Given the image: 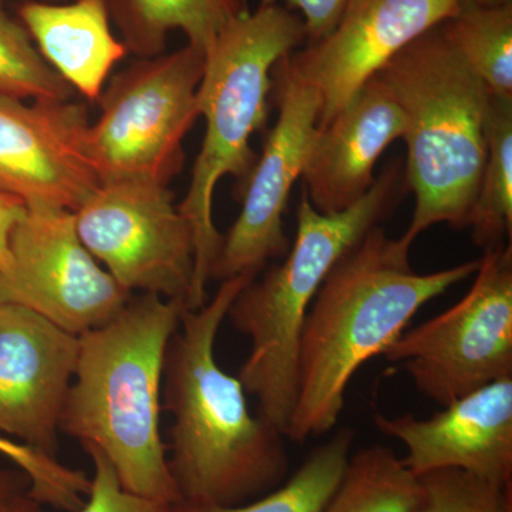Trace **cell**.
<instances>
[{
    "label": "cell",
    "mask_w": 512,
    "mask_h": 512,
    "mask_svg": "<svg viewBox=\"0 0 512 512\" xmlns=\"http://www.w3.org/2000/svg\"><path fill=\"white\" fill-rule=\"evenodd\" d=\"M278 0H261V6L275 5ZM348 0H288L303 15L306 43L319 42L335 28ZM305 43V45H306Z\"/></svg>",
    "instance_id": "484cf974"
},
{
    "label": "cell",
    "mask_w": 512,
    "mask_h": 512,
    "mask_svg": "<svg viewBox=\"0 0 512 512\" xmlns=\"http://www.w3.org/2000/svg\"><path fill=\"white\" fill-rule=\"evenodd\" d=\"M306 40L302 18L275 3L239 16L205 53L197 97L198 114L205 120L204 140L192 167L190 187L178 204L194 235L188 309L207 302V285L221 247L222 235L212 214L215 188L229 175L237 180V194L244 192L258 160L251 137L269 119L272 69Z\"/></svg>",
    "instance_id": "5b68a950"
},
{
    "label": "cell",
    "mask_w": 512,
    "mask_h": 512,
    "mask_svg": "<svg viewBox=\"0 0 512 512\" xmlns=\"http://www.w3.org/2000/svg\"><path fill=\"white\" fill-rule=\"evenodd\" d=\"M406 117V180L413 245L437 224L468 228L485 157L491 93L453 45L443 23L400 50L376 74Z\"/></svg>",
    "instance_id": "277c9868"
},
{
    "label": "cell",
    "mask_w": 512,
    "mask_h": 512,
    "mask_svg": "<svg viewBox=\"0 0 512 512\" xmlns=\"http://www.w3.org/2000/svg\"><path fill=\"white\" fill-rule=\"evenodd\" d=\"M86 107L0 96V192L26 207L76 211L100 180L87 150Z\"/></svg>",
    "instance_id": "4fadbf2b"
},
{
    "label": "cell",
    "mask_w": 512,
    "mask_h": 512,
    "mask_svg": "<svg viewBox=\"0 0 512 512\" xmlns=\"http://www.w3.org/2000/svg\"><path fill=\"white\" fill-rule=\"evenodd\" d=\"M205 53L188 45L137 59L114 74L87 131V150L101 181L167 184L184 165V140L198 114Z\"/></svg>",
    "instance_id": "52a82bcc"
},
{
    "label": "cell",
    "mask_w": 512,
    "mask_h": 512,
    "mask_svg": "<svg viewBox=\"0 0 512 512\" xmlns=\"http://www.w3.org/2000/svg\"><path fill=\"white\" fill-rule=\"evenodd\" d=\"M286 56L272 69L278 120L266 136L264 150L242 192L241 212L222 235L211 271V279L217 281L258 276L266 262L282 258L291 248L284 215L318 130L320 101L316 90L296 76Z\"/></svg>",
    "instance_id": "8fae6325"
},
{
    "label": "cell",
    "mask_w": 512,
    "mask_h": 512,
    "mask_svg": "<svg viewBox=\"0 0 512 512\" xmlns=\"http://www.w3.org/2000/svg\"><path fill=\"white\" fill-rule=\"evenodd\" d=\"M397 181L394 165L362 200L336 214L316 211L303 188L286 258L249 281L229 306L227 319L251 342L238 379L258 400L259 416L284 436L298 396V346L309 308L330 269L389 211Z\"/></svg>",
    "instance_id": "8992f818"
},
{
    "label": "cell",
    "mask_w": 512,
    "mask_h": 512,
    "mask_svg": "<svg viewBox=\"0 0 512 512\" xmlns=\"http://www.w3.org/2000/svg\"><path fill=\"white\" fill-rule=\"evenodd\" d=\"M466 0H348L335 28L289 53L296 76L318 93V128L345 109L384 64L454 18Z\"/></svg>",
    "instance_id": "7c38bea8"
},
{
    "label": "cell",
    "mask_w": 512,
    "mask_h": 512,
    "mask_svg": "<svg viewBox=\"0 0 512 512\" xmlns=\"http://www.w3.org/2000/svg\"><path fill=\"white\" fill-rule=\"evenodd\" d=\"M468 228L484 252L511 244L512 97L491 94L487 157Z\"/></svg>",
    "instance_id": "ffe728a7"
},
{
    "label": "cell",
    "mask_w": 512,
    "mask_h": 512,
    "mask_svg": "<svg viewBox=\"0 0 512 512\" xmlns=\"http://www.w3.org/2000/svg\"><path fill=\"white\" fill-rule=\"evenodd\" d=\"M0 303H16L82 336L106 325L133 298L84 247L72 211L26 207L10 237Z\"/></svg>",
    "instance_id": "30bf717a"
},
{
    "label": "cell",
    "mask_w": 512,
    "mask_h": 512,
    "mask_svg": "<svg viewBox=\"0 0 512 512\" xmlns=\"http://www.w3.org/2000/svg\"><path fill=\"white\" fill-rule=\"evenodd\" d=\"M443 26L490 93L512 97V3L485 8L466 0Z\"/></svg>",
    "instance_id": "7402d4cb"
},
{
    "label": "cell",
    "mask_w": 512,
    "mask_h": 512,
    "mask_svg": "<svg viewBox=\"0 0 512 512\" xmlns=\"http://www.w3.org/2000/svg\"><path fill=\"white\" fill-rule=\"evenodd\" d=\"M353 440L352 430H339L315 448L285 484L249 503L221 507L180 501L170 505V512H323L345 476Z\"/></svg>",
    "instance_id": "d6986e66"
},
{
    "label": "cell",
    "mask_w": 512,
    "mask_h": 512,
    "mask_svg": "<svg viewBox=\"0 0 512 512\" xmlns=\"http://www.w3.org/2000/svg\"><path fill=\"white\" fill-rule=\"evenodd\" d=\"M8 512H47L45 508V504L40 503L39 500H36L32 495H26L23 500H20L15 507L10 508Z\"/></svg>",
    "instance_id": "f546056e"
},
{
    "label": "cell",
    "mask_w": 512,
    "mask_h": 512,
    "mask_svg": "<svg viewBox=\"0 0 512 512\" xmlns=\"http://www.w3.org/2000/svg\"><path fill=\"white\" fill-rule=\"evenodd\" d=\"M474 2L485 8H498V6L511 5L512 0H474Z\"/></svg>",
    "instance_id": "4dcf8cb0"
},
{
    "label": "cell",
    "mask_w": 512,
    "mask_h": 512,
    "mask_svg": "<svg viewBox=\"0 0 512 512\" xmlns=\"http://www.w3.org/2000/svg\"><path fill=\"white\" fill-rule=\"evenodd\" d=\"M79 336L16 303H0V433L56 460Z\"/></svg>",
    "instance_id": "5bb4252c"
},
{
    "label": "cell",
    "mask_w": 512,
    "mask_h": 512,
    "mask_svg": "<svg viewBox=\"0 0 512 512\" xmlns=\"http://www.w3.org/2000/svg\"><path fill=\"white\" fill-rule=\"evenodd\" d=\"M92 458L94 474L89 493L77 512H168L170 505L157 503L128 493L121 487L116 471L97 451H87Z\"/></svg>",
    "instance_id": "d4e9b609"
},
{
    "label": "cell",
    "mask_w": 512,
    "mask_h": 512,
    "mask_svg": "<svg viewBox=\"0 0 512 512\" xmlns=\"http://www.w3.org/2000/svg\"><path fill=\"white\" fill-rule=\"evenodd\" d=\"M404 131L406 117L392 90L372 77L328 126L316 130L301 177L312 207L336 214L362 200L375 184L377 161Z\"/></svg>",
    "instance_id": "2e32d148"
},
{
    "label": "cell",
    "mask_w": 512,
    "mask_h": 512,
    "mask_svg": "<svg viewBox=\"0 0 512 512\" xmlns=\"http://www.w3.org/2000/svg\"><path fill=\"white\" fill-rule=\"evenodd\" d=\"M412 244L375 225L330 269L298 346V396L286 439L303 444L335 429L360 367L406 330L426 303L476 274L480 259L419 274Z\"/></svg>",
    "instance_id": "7a4b0ae2"
},
{
    "label": "cell",
    "mask_w": 512,
    "mask_h": 512,
    "mask_svg": "<svg viewBox=\"0 0 512 512\" xmlns=\"http://www.w3.org/2000/svg\"><path fill=\"white\" fill-rule=\"evenodd\" d=\"M183 301L131 298L106 325L79 336V357L60 431L107 458L128 493L180 503L161 437L165 357Z\"/></svg>",
    "instance_id": "3957f363"
},
{
    "label": "cell",
    "mask_w": 512,
    "mask_h": 512,
    "mask_svg": "<svg viewBox=\"0 0 512 512\" xmlns=\"http://www.w3.org/2000/svg\"><path fill=\"white\" fill-rule=\"evenodd\" d=\"M73 93L40 55L25 26L9 15L0 0V96L67 101Z\"/></svg>",
    "instance_id": "603a6c76"
},
{
    "label": "cell",
    "mask_w": 512,
    "mask_h": 512,
    "mask_svg": "<svg viewBox=\"0 0 512 512\" xmlns=\"http://www.w3.org/2000/svg\"><path fill=\"white\" fill-rule=\"evenodd\" d=\"M121 42L138 59L164 53L168 35L181 30L202 52L222 30L249 12L245 0H106Z\"/></svg>",
    "instance_id": "ac0fdd59"
},
{
    "label": "cell",
    "mask_w": 512,
    "mask_h": 512,
    "mask_svg": "<svg viewBox=\"0 0 512 512\" xmlns=\"http://www.w3.org/2000/svg\"><path fill=\"white\" fill-rule=\"evenodd\" d=\"M434 414H373L384 436L407 448L404 464L416 477L456 468L512 485V377L487 384Z\"/></svg>",
    "instance_id": "9a60e30c"
},
{
    "label": "cell",
    "mask_w": 512,
    "mask_h": 512,
    "mask_svg": "<svg viewBox=\"0 0 512 512\" xmlns=\"http://www.w3.org/2000/svg\"><path fill=\"white\" fill-rule=\"evenodd\" d=\"M25 212L26 205L22 201L0 192V275H5L9 271L10 262H12L10 237Z\"/></svg>",
    "instance_id": "4316f807"
},
{
    "label": "cell",
    "mask_w": 512,
    "mask_h": 512,
    "mask_svg": "<svg viewBox=\"0 0 512 512\" xmlns=\"http://www.w3.org/2000/svg\"><path fill=\"white\" fill-rule=\"evenodd\" d=\"M419 503L412 512H512V485L456 470L419 477Z\"/></svg>",
    "instance_id": "cb8c5ba5"
},
{
    "label": "cell",
    "mask_w": 512,
    "mask_h": 512,
    "mask_svg": "<svg viewBox=\"0 0 512 512\" xmlns=\"http://www.w3.org/2000/svg\"><path fill=\"white\" fill-rule=\"evenodd\" d=\"M30 478L20 468L0 467V512H8L30 494Z\"/></svg>",
    "instance_id": "83f0119b"
},
{
    "label": "cell",
    "mask_w": 512,
    "mask_h": 512,
    "mask_svg": "<svg viewBox=\"0 0 512 512\" xmlns=\"http://www.w3.org/2000/svg\"><path fill=\"white\" fill-rule=\"evenodd\" d=\"M168 512H170V511H168Z\"/></svg>",
    "instance_id": "1f68e13d"
},
{
    "label": "cell",
    "mask_w": 512,
    "mask_h": 512,
    "mask_svg": "<svg viewBox=\"0 0 512 512\" xmlns=\"http://www.w3.org/2000/svg\"><path fill=\"white\" fill-rule=\"evenodd\" d=\"M22 25L46 63L90 101H99L111 72L128 50L114 36L106 0H76L66 5L26 2Z\"/></svg>",
    "instance_id": "e0dca14e"
},
{
    "label": "cell",
    "mask_w": 512,
    "mask_h": 512,
    "mask_svg": "<svg viewBox=\"0 0 512 512\" xmlns=\"http://www.w3.org/2000/svg\"><path fill=\"white\" fill-rule=\"evenodd\" d=\"M254 278L222 281L210 302L185 309L165 357L163 399L173 417L168 466L185 503H249L288 474L284 434L251 413L241 380L215 356L229 306Z\"/></svg>",
    "instance_id": "6da1fadb"
},
{
    "label": "cell",
    "mask_w": 512,
    "mask_h": 512,
    "mask_svg": "<svg viewBox=\"0 0 512 512\" xmlns=\"http://www.w3.org/2000/svg\"><path fill=\"white\" fill-rule=\"evenodd\" d=\"M474 275L463 299L383 353L440 407L512 377V245L484 252Z\"/></svg>",
    "instance_id": "ba28073f"
},
{
    "label": "cell",
    "mask_w": 512,
    "mask_h": 512,
    "mask_svg": "<svg viewBox=\"0 0 512 512\" xmlns=\"http://www.w3.org/2000/svg\"><path fill=\"white\" fill-rule=\"evenodd\" d=\"M419 477L390 448H362L350 456L345 476L323 512H412Z\"/></svg>",
    "instance_id": "44dd1931"
},
{
    "label": "cell",
    "mask_w": 512,
    "mask_h": 512,
    "mask_svg": "<svg viewBox=\"0 0 512 512\" xmlns=\"http://www.w3.org/2000/svg\"><path fill=\"white\" fill-rule=\"evenodd\" d=\"M73 214L84 247L123 288L178 299L188 308L194 235L167 184L101 181Z\"/></svg>",
    "instance_id": "9c48e42d"
},
{
    "label": "cell",
    "mask_w": 512,
    "mask_h": 512,
    "mask_svg": "<svg viewBox=\"0 0 512 512\" xmlns=\"http://www.w3.org/2000/svg\"><path fill=\"white\" fill-rule=\"evenodd\" d=\"M0 451L12 458L16 466L28 474L30 480L42 477L46 473L47 467H49V461L45 457L40 456L28 447L16 446V444H12L10 441L2 439V437H0Z\"/></svg>",
    "instance_id": "f1b7e54d"
}]
</instances>
